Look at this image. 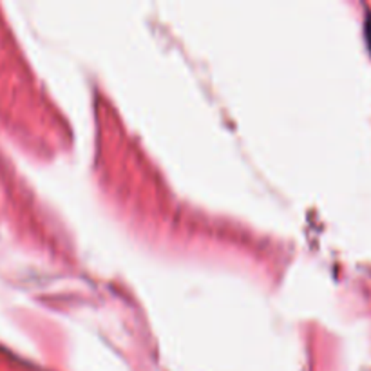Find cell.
Returning <instances> with one entry per match:
<instances>
[{"label":"cell","instance_id":"6da1fadb","mask_svg":"<svg viewBox=\"0 0 371 371\" xmlns=\"http://www.w3.org/2000/svg\"><path fill=\"white\" fill-rule=\"evenodd\" d=\"M364 35H366L367 47H370V51H371V13H367V16H366V24H364Z\"/></svg>","mask_w":371,"mask_h":371}]
</instances>
